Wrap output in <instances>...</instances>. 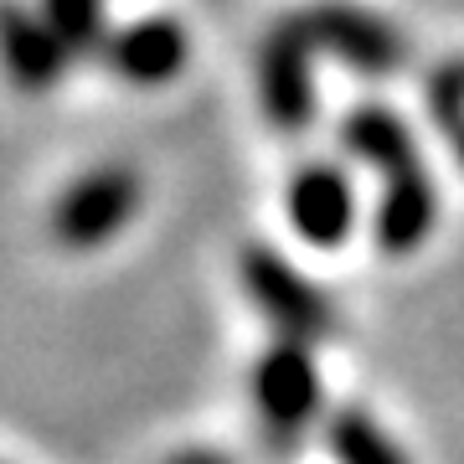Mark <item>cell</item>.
<instances>
[{
    "instance_id": "5b68a950",
    "label": "cell",
    "mask_w": 464,
    "mask_h": 464,
    "mask_svg": "<svg viewBox=\"0 0 464 464\" xmlns=\"http://www.w3.org/2000/svg\"><path fill=\"white\" fill-rule=\"evenodd\" d=\"M310 42L325 52H335L341 63H351L356 72H372V78H387L392 67L402 63V36L387 26L382 16L362 11V5H341V0H325V5H310L299 11Z\"/></svg>"
},
{
    "instance_id": "7c38bea8",
    "label": "cell",
    "mask_w": 464,
    "mask_h": 464,
    "mask_svg": "<svg viewBox=\"0 0 464 464\" xmlns=\"http://www.w3.org/2000/svg\"><path fill=\"white\" fill-rule=\"evenodd\" d=\"M42 21L72 52H103V0H42Z\"/></svg>"
},
{
    "instance_id": "5bb4252c",
    "label": "cell",
    "mask_w": 464,
    "mask_h": 464,
    "mask_svg": "<svg viewBox=\"0 0 464 464\" xmlns=\"http://www.w3.org/2000/svg\"><path fill=\"white\" fill-rule=\"evenodd\" d=\"M170 464H232V459H222V454H207V449H186V454H176Z\"/></svg>"
},
{
    "instance_id": "ba28073f",
    "label": "cell",
    "mask_w": 464,
    "mask_h": 464,
    "mask_svg": "<svg viewBox=\"0 0 464 464\" xmlns=\"http://www.w3.org/2000/svg\"><path fill=\"white\" fill-rule=\"evenodd\" d=\"M341 140H346V150L362 166L382 170L387 181L402 176V170H418V140L408 134V124H402L392 109H382V103L351 109L346 124H341Z\"/></svg>"
},
{
    "instance_id": "6da1fadb",
    "label": "cell",
    "mask_w": 464,
    "mask_h": 464,
    "mask_svg": "<svg viewBox=\"0 0 464 464\" xmlns=\"http://www.w3.org/2000/svg\"><path fill=\"white\" fill-rule=\"evenodd\" d=\"M310 341H289L279 335L274 346L258 356L253 366V408L264 418V439L268 454H295L304 423L320 413V377L310 362Z\"/></svg>"
},
{
    "instance_id": "4fadbf2b",
    "label": "cell",
    "mask_w": 464,
    "mask_h": 464,
    "mask_svg": "<svg viewBox=\"0 0 464 464\" xmlns=\"http://www.w3.org/2000/svg\"><path fill=\"white\" fill-rule=\"evenodd\" d=\"M429 109H433V119H439V130H444L449 140L464 134V57L459 63H444L429 78Z\"/></svg>"
},
{
    "instance_id": "9a60e30c",
    "label": "cell",
    "mask_w": 464,
    "mask_h": 464,
    "mask_svg": "<svg viewBox=\"0 0 464 464\" xmlns=\"http://www.w3.org/2000/svg\"><path fill=\"white\" fill-rule=\"evenodd\" d=\"M454 150H459V160H464V134H454Z\"/></svg>"
},
{
    "instance_id": "8992f818",
    "label": "cell",
    "mask_w": 464,
    "mask_h": 464,
    "mask_svg": "<svg viewBox=\"0 0 464 464\" xmlns=\"http://www.w3.org/2000/svg\"><path fill=\"white\" fill-rule=\"evenodd\" d=\"M289 222L310 248H341L346 243L351 222H356V197H351L346 170L335 166H304L289 181Z\"/></svg>"
},
{
    "instance_id": "277c9868",
    "label": "cell",
    "mask_w": 464,
    "mask_h": 464,
    "mask_svg": "<svg viewBox=\"0 0 464 464\" xmlns=\"http://www.w3.org/2000/svg\"><path fill=\"white\" fill-rule=\"evenodd\" d=\"M134 207H140L134 170H119V166L93 170V176L67 186V197L52 212V232L63 237L67 248H99V243H109L130 222Z\"/></svg>"
},
{
    "instance_id": "7a4b0ae2",
    "label": "cell",
    "mask_w": 464,
    "mask_h": 464,
    "mask_svg": "<svg viewBox=\"0 0 464 464\" xmlns=\"http://www.w3.org/2000/svg\"><path fill=\"white\" fill-rule=\"evenodd\" d=\"M237 274H243V289L253 295V304L279 325V335H289V341H320V335H331V325H335L331 304L299 279L274 248H264V243L243 248Z\"/></svg>"
},
{
    "instance_id": "30bf717a",
    "label": "cell",
    "mask_w": 464,
    "mask_h": 464,
    "mask_svg": "<svg viewBox=\"0 0 464 464\" xmlns=\"http://www.w3.org/2000/svg\"><path fill=\"white\" fill-rule=\"evenodd\" d=\"M433 212H439V201H433V181L423 176V166L392 176L377 207V243L387 253L423 248V237L433 232Z\"/></svg>"
},
{
    "instance_id": "52a82bcc",
    "label": "cell",
    "mask_w": 464,
    "mask_h": 464,
    "mask_svg": "<svg viewBox=\"0 0 464 464\" xmlns=\"http://www.w3.org/2000/svg\"><path fill=\"white\" fill-rule=\"evenodd\" d=\"M103 57H109V67L119 78H130L140 88L170 83L186 63V32H181V21H170V16H145L134 26H124V32H109Z\"/></svg>"
},
{
    "instance_id": "9c48e42d",
    "label": "cell",
    "mask_w": 464,
    "mask_h": 464,
    "mask_svg": "<svg viewBox=\"0 0 464 464\" xmlns=\"http://www.w3.org/2000/svg\"><path fill=\"white\" fill-rule=\"evenodd\" d=\"M67 57H72V47L47 21L32 16L26 5H5V63L21 88H52L63 78Z\"/></svg>"
},
{
    "instance_id": "8fae6325",
    "label": "cell",
    "mask_w": 464,
    "mask_h": 464,
    "mask_svg": "<svg viewBox=\"0 0 464 464\" xmlns=\"http://www.w3.org/2000/svg\"><path fill=\"white\" fill-rule=\"evenodd\" d=\"M325 444H331V454L341 464H408L398 454V444H392L366 413H356V408H341V413L331 418Z\"/></svg>"
},
{
    "instance_id": "3957f363",
    "label": "cell",
    "mask_w": 464,
    "mask_h": 464,
    "mask_svg": "<svg viewBox=\"0 0 464 464\" xmlns=\"http://www.w3.org/2000/svg\"><path fill=\"white\" fill-rule=\"evenodd\" d=\"M310 32L304 21L289 16L279 21L264 42V57H258V88H264V109L268 119L279 124L284 134H299L310 130L315 119V83H310Z\"/></svg>"
}]
</instances>
